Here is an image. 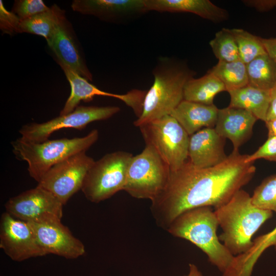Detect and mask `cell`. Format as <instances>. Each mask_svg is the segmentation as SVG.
I'll return each mask as SVG.
<instances>
[{"instance_id":"5","label":"cell","mask_w":276,"mask_h":276,"mask_svg":"<svg viewBox=\"0 0 276 276\" xmlns=\"http://www.w3.org/2000/svg\"><path fill=\"white\" fill-rule=\"evenodd\" d=\"M99 132L94 129L86 135L33 143L20 137L11 143L16 157L26 161L30 176L38 183L54 166L76 154L86 152L98 140Z\"/></svg>"},{"instance_id":"9","label":"cell","mask_w":276,"mask_h":276,"mask_svg":"<svg viewBox=\"0 0 276 276\" xmlns=\"http://www.w3.org/2000/svg\"><path fill=\"white\" fill-rule=\"evenodd\" d=\"M120 110L115 106H78L72 112L59 115L50 121L23 125L19 130L20 138L26 141L40 143L47 141L55 131L64 128L82 130L90 123L107 120Z\"/></svg>"},{"instance_id":"10","label":"cell","mask_w":276,"mask_h":276,"mask_svg":"<svg viewBox=\"0 0 276 276\" xmlns=\"http://www.w3.org/2000/svg\"><path fill=\"white\" fill-rule=\"evenodd\" d=\"M95 160L85 152L76 154L52 167L38 183L63 205L81 190L86 173Z\"/></svg>"},{"instance_id":"15","label":"cell","mask_w":276,"mask_h":276,"mask_svg":"<svg viewBox=\"0 0 276 276\" xmlns=\"http://www.w3.org/2000/svg\"><path fill=\"white\" fill-rule=\"evenodd\" d=\"M71 8L76 12L111 22H123L148 12L144 0H75Z\"/></svg>"},{"instance_id":"6","label":"cell","mask_w":276,"mask_h":276,"mask_svg":"<svg viewBox=\"0 0 276 276\" xmlns=\"http://www.w3.org/2000/svg\"><path fill=\"white\" fill-rule=\"evenodd\" d=\"M132 157L130 153L118 151L95 161L86 173L81 190L86 199L98 203L123 191Z\"/></svg>"},{"instance_id":"31","label":"cell","mask_w":276,"mask_h":276,"mask_svg":"<svg viewBox=\"0 0 276 276\" xmlns=\"http://www.w3.org/2000/svg\"><path fill=\"white\" fill-rule=\"evenodd\" d=\"M20 19L12 11H8L0 1V28L5 33H17Z\"/></svg>"},{"instance_id":"12","label":"cell","mask_w":276,"mask_h":276,"mask_svg":"<svg viewBox=\"0 0 276 276\" xmlns=\"http://www.w3.org/2000/svg\"><path fill=\"white\" fill-rule=\"evenodd\" d=\"M0 247L10 258L17 262L47 255L29 223L6 212L1 217Z\"/></svg>"},{"instance_id":"25","label":"cell","mask_w":276,"mask_h":276,"mask_svg":"<svg viewBox=\"0 0 276 276\" xmlns=\"http://www.w3.org/2000/svg\"><path fill=\"white\" fill-rule=\"evenodd\" d=\"M208 72L223 83L227 92L248 84L246 64L240 60L231 62L219 61Z\"/></svg>"},{"instance_id":"21","label":"cell","mask_w":276,"mask_h":276,"mask_svg":"<svg viewBox=\"0 0 276 276\" xmlns=\"http://www.w3.org/2000/svg\"><path fill=\"white\" fill-rule=\"evenodd\" d=\"M272 91L262 90L249 85L229 91L231 98L229 106L246 110L258 120L265 122Z\"/></svg>"},{"instance_id":"23","label":"cell","mask_w":276,"mask_h":276,"mask_svg":"<svg viewBox=\"0 0 276 276\" xmlns=\"http://www.w3.org/2000/svg\"><path fill=\"white\" fill-rule=\"evenodd\" d=\"M65 11L56 4L47 11L20 20L17 33H27L44 37L48 40L54 33Z\"/></svg>"},{"instance_id":"4","label":"cell","mask_w":276,"mask_h":276,"mask_svg":"<svg viewBox=\"0 0 276 276\" xmlns=\"http://www.w3.org/2000/svg\"><path fill=\"white\" fill-rule=\"evenodd\" d=\"M218 226L212 207L202 206L180 214L167 231L197 246L206 254L209 261L223 273L231 266L235 256L220 242L217 235Z\"/></svg>"},{"instance_id":"30","label":"cell","mask_w":276,"mask_h":276,"mask_svg":"<svg viewBox=\"0 0 276 276\" xmlns=\"http://www.w3.org/2000/svg\"><path fill=\"white\" fill-rule=\"evenodd\" d=\"M259 159H264L276 163V136H268L267 139L255 152L246 158L247 163H253Z\"/></svg>"},{"instance_id":"34","label":"cell","mask_w":276,"mask_h":276,"mask_svg":"<svg viewBox=\"0 0 276 276\" xmlns=\"http://www.w3.org/2000/svg\"><path fill=\"white\" fill-rule=\"evenodd\" d=\"M276 119V88L272 91L266 121Z\"/></svg>"},{"instance_id":"36","label":"cell","mask_w":276,"mask_h":276,"mask_svg":"<svg viewBox=\"0 0 276 276\" xmlns=\"http://www.w3.org/2000/svg\"><path fill=\"white\" fill-rule=\"evenodd\" d=\"M185 276H203L197 267L194 264H189V273Z\"/></svg>"},{"instance_id":"3","label":"cell","mask_w":276,"mask_h":276,"mask_svg":"<svg viewBox=\"0 0 276 276\" xmlns=\"http://www.w3.org/2000/svg\"><path fill=\"white\" fill-rule=\"evenodd\" d=\"M214 212L222 229L219 240L234 256L251 247L254 235L272 216V212L255 206L251 196L243 189Z\"/></svg>"},{"instance_id":"13","label":"cell","mask_w":276,"mask_h":276,"mask_svg":"<svg viewBox=\"0 0 276 276\" xmlns=\"http://www.w3.org/2000/svg\"><path fill=\"white\" fill-rule=\"evenodd\" d=\"M36 238L48 254L68 259H76L85 252L84 244L73 235L61 219L52 218L36 222H28Z\"/></svg>"},{"instance_id":"22","label":"cell","mask_w":276,"mask_h":276,"mask_svg":"<svg viewBox=\"0 0 276 276\" xmlns=\"http://www.w3.org/2000/svg\"><path fill=\"white\" fill-rule=\"evenodd\" d=\"M226 91L223 83L213 74H207L199 78H192L186 84L183 100L205 105H212L215 97Z\"/></svg>"},{"instance_id":"27","label":"cell","mask_w":276,"mask_h":276,"mask_svg":"<svg viewBox=\"0 0 276 276\" xmlns=\"http://www.w3.org/2000/svg\"><path fill=\"white\" fill-rule=\"evenodd\" d=\"M209 44L219 61L231 62L240 60L237 43L229 29L223 28L217 32Z\"/></svg>"},{"instance_id":"20","label":"cell","mask_w":276,"mask_h":276,"mask_svg":"<svg viewBox=\"0 0 276 276\" xmlns=\"http://www.w3.org/2000/svg\"><path fill=\"white\" fill-rule=\"evenodd\" d=\"M219 109L214 105H205L183 100L172 112L189 136L204 128H214Z\"/></svg>"},{"instance_id":"14","label":"cell","mask_w":276,"mask_h":276,"mask_svg":"<svg viewBox=\"0 0 276 276\" xmlns=\"http://www.w3.org/2000/svg\"><path fill=\"white\" fill-rule=\"evenodd\" d=\"M56 61L63 70L71 86L70 95L60 111V115H65L72 112L79 106L81 101H90L96 96L118 99L131 107L133 111L140 106L142 95L139 89H132L125 94H116L102 90L64 63L59 60Z\"/></svg>"},{"instance_id":"16","label":"cell","mask_w":276,"mask_h":276,"mask_svg":"<svg viewBox=\"0 0 276 276\" xmlns=\"http://www.w3.org/2000/svg\"><path fill=\"white\" fill-rule=\"evenodd\" d=\"M47 42L55 60L64 63L88 81L93 80V75L86 64L72 25L65 15Z\"/></svg>"},{"instance_id":"19","label":"cell","mask_w":276,"mask_h":276,"mask_svg":"<svg viewBox=\"0 0 276 276\" xmlns=\"http://www.w3.org/2000/svg\"><path fill=\"white\" fill-rule=\"evenodd\" d=\"M148 11L189 12L215 22L228 18L227 11L209 0H144Z\"/></svg>"},{"instance_id":"32","label":"cell","mask_w":276,"mask_h":276,"mask_svg":"<svg viewBox=\"0 0 276 276\" xmlns=\"http://www.w3.org/2000/svg\"><path fill=\"white\" fill-rule=\"evenodd\" d=\"M242 2L246 6L260 12L268 11L276 8V0H245Z\"/></svg>"},{"instance_id":"28","label":"cell","mask_w":276,"mask_h":276,"mask_svg":"<svg viewBox=\"0 0 276 276\" xmlns=\"http://www.w3.org/2000/svg\"><path fill=\"white\" fill-rule=\"evenodd\" d=\"M256 207L276 213V174L265 178L251 196Z\"/></svg>"},{"instance_id":"1","label":"cell","mask_w":276,"mask_h":276,"mask_svg":"<svg viewBox=\"0 0 276 276\" xmlns=\"http://www.w3.org/2000/svg\"><path fill=\"white\" fill-rule=\"evenodd\" d=\"M247 154L233 150L222 163L198 168L188 159L171 171L168 183L151 201L150 210L156 224L168 229L181 213L202 206L216 209L226 203L252 179L256 171L253 163L245 162Z\"/></svg>"},{"instance_id":"11","label":"cell","mask_w":276,"mask_h":276,"mask_svg":"<svg viewBox=\"0 0 276 276\" xmlns=\"http://www.w3.org/2000/svg\"><path fill=\"white\" fill-rule=\"evenodd\" d=\"M63 204L51 192L37 186L10 198L5 204L6 212L27 222L52 218L61 219Z\"/></svg>"},{"instance_id":"35","label":"cell","mask_w":276,"mask_h":276,"mask_svg":"<svg viewBox=\"0 0 276 276\" xmlns=\"http://www.w3.org/2000/svg\"><path fill=\"white\" fill-rule=\"evenodd\" d=\"M265 124L268 130V136H276V119L266 121Z\"/></svg>"},{"instance_id":"33","label":"cell","mask_w":276,"mask_h":276,"mask_svg":"<svg viewBox=\"0 0 276 276\" xmlns=\"http://www.w3.org/2000/svg\"><path fill=\"white\" fill-rule=\"evenodd\" d=\"M261 41L267 54L276 63V38H261Z\"/></svg>"},{"instance_id":"29","label":"cell","mask_w":276,"mask_h":276,"mask_svg":"<svg viewBox=\"0 0 276 276\" xmlns=\"http://www.w3.org/2000/svg\"><path fill=\"white\" fill-rule=\"evenodd\" d=\"M50 8L42 0H17L14 3L12 12L23 20L47 11Z\"/></svg>"},{"instance_id":"24","label":"cell","mask_w":276,"mask_h":276,"mask_svg":"<svg viewBox=\"0 0 276 276\" xmlns=\"http://www.w3.org/2000/svg\"><path fill=\"white\" fill-rule=\"evenodd\" d=\"M248 84L267 91L276 88V63L266 53L246 64Z\"/></svg>"},{"instance_id":"18","label":"cell","mask_w":276,"mask_h":276,"mask_svg":"<svg viewBox=\"0 0 276 276\" xmlns=\"http://www.w3.org/2000/svg\"><path fill=\"white\" fill-rule=\"evenodd\" d=\"M257 120L249 111L228 106L219 109L214 129L220 136L231 141L234 150H238L251 136Z\"/></svg>"},{"instance_id":"17","label":"cell","mask_w":276,"mask_h":276,"mask_svg":"<svg viewBox=\"0 0 276 276\" xmlns=\"http://www.w3.org/2000/svg\"><path fill=\"white\" fill-rule=\"evenodd\" d=\"M225 139L214 128H204L190 136L188 160L195 167L205 168L223 162Z\"/></svg>"},{"instance_id":"26","label":"cell","mask_w":276,"mask_h":276,"mask_svg":"<svg viewBox=\"0 0 276 276\" xmlns=\"http://www.w3.org/2000/svg\"><path fill=\"white\" fill-rule=\"evenodd\" d=\"M238 49L240 59L247 64L257 57L266 54L261 38L241 29H229Z\"/></svg>"},{"instance_id":"8","label":"cell","mask_w":276,"mask_h":276,"mask_svg":"<svg viewBox=\"0 0 276 276\" xmlns=\"http://www.w3.org/2000/svg\"><path fill=\"white\" fill-rule=\"evenodd\" d=\"M146 146L153 148L173 171L188 159L190 136L171 115L139 127Z\"/></svg>"},{"instance_id":"2","label":"cell","mask_w":276,"mask_h":276,"mask_svg":"<svg viewBox=\"0 0 276 276\" xmlns=\"http://www.w3.org/2000/svg\"><path fill=\"white\" fill-rule=\"evenodd\" d=\"M154 82L147 91L141 115L133 124L136 127L170 115L183 100L186 83L195 73L184 63L167 56L158 58L152 71Z\"/></svg>"},{"instance_id":"7","label":"cell","mask_w":276,"mask_h":276,"mask_svg":"<svg viewBox=\"0 0 276 276\" xmlns=\"http://www.w3.org/2000/svg\"><path fill=\"white\" fill-rule=\"evenodd\" d=\"M170 172V167L156 151L146 145L131 159L123 191L134 198L152 201L165 188Z\"/></svg>"}]
</instances>
